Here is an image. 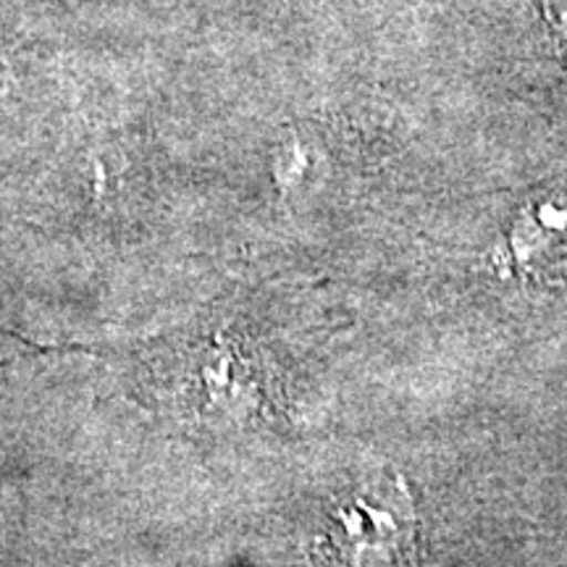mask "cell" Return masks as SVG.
Returning a JSON list of instances; mask_svg holds the SVG:
<instances>
[{
	"label": "cell",
	"instance_id": "1",
	"mask_svg": "<svg viewBox=\"0 0 567 567\" xmlns=\"http://www.w3.org/2000/svg\"><path fill=\"white\" fill-rule=\"evenodd\" d=\"M326 555L337 567H415L417 520L405 484L354 494L331 515Z\"/></svg>",
	"mask_w": 567,
	"mask_h": 567
}]
</instances>
